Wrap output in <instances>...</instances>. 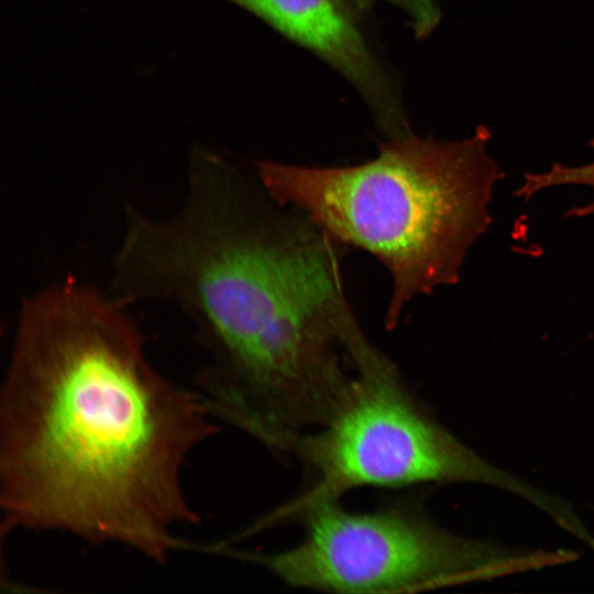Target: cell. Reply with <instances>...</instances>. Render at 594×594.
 <instances>
[{
	"instance_id": "obj_1",
	"label": "cell",
	"mask_w": 594,
	"mask_h": 594,
	"mask_svg": "<svg viewBox=\"0 0 594 594\" xmlns=\"http://www.w3.org/2000/svg\"><path fill=\"white\" fill-rule=\"evenodd\" d=\"M337 244L256 176L196 145L173 216L127 208L110 293L179 308L213 356L197 381L211 413L272 446L328 421L372 345Z\"/></svg>"
},
{
	"instance_id": "obj_2",
	"label": "cell",
	"mask_w": 594,
	"mask_h": 594,
	"mask_svg": "<svg viewBox=\"0 0 594 594\" xmlns=\"http://www.w3.org/2000/svg\"><path fill=\"white\" fill-rule=\"evenodd\" d=\"M130 305L66 278L24 297L0 391L2 532L58 531L165 564L200 522L188 455L218 432L150 362Z\"/></svg>"
},
{
	"instance_id": "obj_3",
	"label": "cell",
	"mask_w": 594,
	"mask_h": 594,
	"mask_svg": "<svg viewBox=\"0 0 594 594\" xmlns=\"http://www.w3.org/2000/svg\"><path fill=\"white\" fill-rule=\"evenodd\" d=\"M485 127L460 142L413 132L344 167L257 162L255 176L279 204L306 213L338 242L374 255L389 272L386 328L418 295L457 284L466 254L492 223L504 174L487 153Z\"/></svg>"
},
{
	"instance_id": "obj_4",
	"label": "cell",
	"mask_w": 594,
	"mask_h": 594,
	"mask_svg": "<svg viewBox=\"0 0 594 594\" xmlns=\"http://www.w3.org/2000/svg\"><path fill=\"white\" fill-rule=\"evenodd\" d=\"M285 453L306 466V490L252 530L299 520L360 487L474 482L507 490L540 509L551 497L481 459L431 418L378 349L364 359L349 395L317 430L296 435Z\"/></svg>"
},
{
	"instance_id": "obj_5",
	"label": "cell",
	"mask_w": 594,
	"mask_h": 594,
	"mask_svg": "<svg viewBox=\"0 0 594 594\" xmlns=\"http://www.w3.org/2000/svg\"><path fill=\"white\" fill-rule=\"evenodd\" d=\"M302 539L273 553L232 552L285 584L333 593L431 588L552 564V554L510 553L455 536L413 508L370 513L339 502L308 512Z\"/></svg>"
},
{
	"instance_id": "obj_6",
	"label": "cell",
	"mask_w": 594,
	"mask_h": 594,
	"mask_svg": "<svg viewBox=\"0 0 594 594\" xmlns=\"http://www.w3.org/2000/svg\"><path fill=\"white\" fill-rule=\"evenodd\" d=\"M314 53L362 95L388 139L410 133L402 102L350 0H228Z\"/></svg>"
},
{
	"instance_id": "obj_7",
	"label": "cell",
	"mask_w": 594,
	"mask_h": 594,
	"mask_svg": "<svg viewBox=\"0 0 594 594\" xmlns=\"http://www.w3.org/2000/svg\"><path fill=\"white\" fill-rule=\"evenodd\" d=\"M590 145L594 148V140L590 142ZM564 185H581L594 189V160L581 166H565L556 163L547 172L528 173L524 177L522 185L516 190V196L528 200L540 190ZM566 216H594V201L572 208Z\"/></svg>"
},
{
	"instance_id": "obj_8",
	"label": "cell",
	"mask_w": 594,
	"mask_h": 594,
	"mask_svg": "<svg viewBox=\"0 0 594 594\" xmlns=\"http://www.w3.org/2000/svg\"><path fill=\"white\" fill-rule=\"evenodd\" d=\"M361 7H369L377 0H355ZM399 8L417 38L428 36L439 24L441 19L440 9L436 0H382Z\"/></svg>"
}]
</instances>
